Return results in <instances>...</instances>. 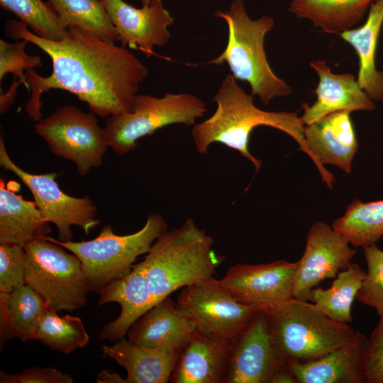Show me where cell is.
<instances>
[{"label": "cell", "instance_id": "cell-7", "mask_svg": "<svg viewBox=\"0 0 383 383\" xmlns=\"http://www.w3.org/2000/svg\"><path fill=\"white\" fill-rule=\"evenodd\" d=\"M206 111L204 101L191 94H137L131 111L106 119V140L116 154L123 155L133 150L141 138L172 124L194 126Z\"/></svg>", "mask_w": 383, "mask_h": 383}, {"label": "cell", "instance_id": "cell-36", "mask_svg": "<svg viewBox=\"0 0 383 383\" xmlns=\"http://www.w3.org/2000/svg\"><path fill=\"white\" fill-rule=\"evenodd\" d=\"M1 383H72L69 374L51 367H30L16 374L0 372Z\"/></svg>", "mask_w": 383, "mask_h": 383}, {"label": "cell", "instance_id": "cell-29", "mask_svg": "<svg viewBox=\"0 0 383 383\" xmlns=\"http://www.w3.org/2000/svg\"><path fill=\"white\" fill-rule=\"evenodd\" d=\"M48 2L67 28H78L105 41L119 40L101 0H48Z\"/></svg>", "mask_w": 383, "mask_h": 383}, {"label": "cell", "instance_id": "cell-8", "mask_svg": "<svg viewBox=\"0 0 383 383\" xmlns=\"http://www.w3.org/2000/svg\"><path fill=\"white\" fill-rule=\"evenodd\" d=\"M63 248L45 238L24 246L28 255L26 284L57 312L82 308L90 291L81 260Z\"/></svg>", "mask_w": 383, "mask_h": 383}, {"label": "cell", "instance_id": "cell-31", "mask_svg": "<svg viewBox=\"0 0 383 383\" xmlns=\"http://www.w3.org/2000/svg\"><path fill=\"white\" fill-rule=\"evenodd\" d=\"M0 5L15 16L36 35L59 41L68 33L49 2L41 0H0Z\"/></svg>", "mask_w": 383, "mask_h": 383}, {"label": "cell", "instance_id": "cell-1", "mask_svg": "<svg viewBox=\"0 0 383 383\" xmlns=\"http://www.w3.org/2000/svg\"><path fill=\"white\" fill-rule=\"evenodd\" d=\"M5 34L26 40L51 59L52 71L42 77L34 70L26 72L30 96L25 105L30 118L41 119V95L60 89L85 102L101 118L131 111L140 84L147 77V67L124 46L97 38L78 28H68L59 41L43 39L20 21L9 20Z\"/></svg>", "mask_w": 383, "mask_h": 383}, {"label": "cell", "instance_id": "cell-38", "mask_svg": "<svg viewBox=\"0 0 383 383\" xmlns=\"http://www.w3.org/2000/svg\"><path fill=\"white\" fill-rule=\"evenodd\" d=\"M270 383H297V381L287 363L273 374Z\"/></svg>", "mask_w": 383, "mask_h": 383}, {"label": "cell", "instance_id": "cell-17", "mask_svg": "<svg viewBox=\"0 0 383 383\" xmlns=\"http://www.w3.org/2000/svg\"><path fill=\"white\" fill-rule=\"evenodd\" d=\"M234 341L195 330L179 355L169 382L226 383Z\"/></svg>", "mask_w": 383, "mask_h": 383}, {"label": "cell", "instance_id": "cell-16", "mask_svg": "<svg viewBox=\"0 0 383 383\" xmlns=\"http://www.w3.org/2000/svg\"><path fill=\"white\" fill-rule=\"evenodd\" d=\"M119 35L122 46L139 49L148 57L155 55L153 47L163 46L171 34L167 28L174 23L161 0H152L138 9L123 0H101Z\"/></svg>", "mask_w": 383, "mask_h": 383}, {"label": "cell", "instance_id": "cell-10", "mask_svg": "<svg viewBox=\"0 0 383 383\" xmlns=\"http://www.w3.org/2000/svg\"><path fill=\"white\" fill-rule=\"evenodd\" d=\"M177 304L197 331L228 340H235L261 311L239 302L213 277L183 287Z\"/></svg>", "mask_w": 383, "mask_h": 383}, {"label": "cell", "instance_id": "cell-14", "mask_svg": "<svg viewBox=\"0 0 383 383\" xmlns=\"http://www.w3.org/2000/svg\"><path fill=\"white\" fill-rule=\"evenodd\" d=\"M306 145L312 155L323 181L332 189L335 177L326 170L330 164L350 173L358 142L350 118V112L336 111L304 126Z\"/></svg>", "mask_w": 383, "mask_h": 383}, {"label": "cell", "instance_id": "cell-34", "mask_svg": "<svg viewBox=\"0 0 383 383\" xmlns=\"http://www.w3.org/2000/svg\"><path fill=\"white\" fill-rule=\"evenodd\" d=\"M28 255L23 246L0 243V293L26 284Z\"/></svg>", "mask_w": 383, "mask_h": 383}, {"label": "cell", "instance_id": "cell-4", "mask_svg": "<svg viewBox=\"0 0 383 383\" xmlns=\"http://www.w3.org/2000/svg\"><path fill=\"white\" fill-rule=\"evenodd\" d=\"M215 16L226 21L228 42L224 50L208 63L222 65L226 62L231 74L247 82L251 94L257 96L263 104L276 97L287 96L292 87L271 69L264 48L266 34L274 26V19L263 15L252 20L248 15L243 0H233L228 11H218Z\"/></svg>", "mask_w": 383, "mask_h": 383}, {"label": "cell", "instance_id": "cell-24", "mask_svg": "<svg viewBox=\"0 0 383 383\" xmlns=\"http://www.w3.org/2000/svg\"><path fill=\"white\" fill-rule=\"evenodd\" d=\"M51 228L35 203L5 187L0 181V243L25 246L48 236Z\"/></svg>", "mask_w": 383, "mask_h": 383}, {"label": "cell", "instance_id": "cell-32", "mask_svg": "<svg viewBox=\"0 0 383 383\" xmlns=\"http://www.w3.org/2000/svg\"><path fill=\"white\" fill-rule=\"evenodd\" d=\"M367 271L356 296L360 303L383 316V251L375 244L363 247Z\"/></svg>", "mask_w": 383, "mask_h": 383}, {"label": "cell", "instance_id": "cell-22", "mask_svg": "<svg viewBox=\"0 0 383 383\" xmlns=\"http://www.w3.org/2000/svg\"><path fill=\"white\" fill-rule=\"evenodd\" d=\"M184 347H143L122 338L103 345L102 354L126 370L128 383H166Z\"/></svg>", "mask_w": 383, "mask_h": 383}, {"label": "cell", "instance_id": "cell-9", "mask_svg": "<svg viewBox=\"0 0 383 383\" xmlns=\"http://www.w3.org/2000/svg\"><path fill=\"white\" fill-rule=\"evenodd\" d=\"M34 128L50 150L72 162L81 176L102 164L109 145L94 113L65 105L37 121Z\"/></svg>", "mask_w": 383, "mask_h": 383}, {"label": "cell", "instance_id": "cell-6", "mask_svg": "<svg viewBox=\"0 0 383 383\" xmlns=\"http://www.w3.org/2000/svg\"><path fill=\"white\" fill-rule=\"evenodd\" d=\"M167 231V224L162 216L151 213L140 230L128 235L115 234L112 226L108 224L97 237L90 240L60 241L48 236L43 238L79 258L89 290L96 293L112 281L129 273L137 257L147 254L154 242Z\"/></svg>", "mask_w": 383, "mask_h": 383}, {"label": "cell", "instance_id": "cell-37", "mask_svg": "<svg viewBox=\"0 0 383 383\" xmlns=\"http://www.w3.org/2000/svg\"><path fill=\"white\" fill-rule=\"evenodd\" d=\"M18 81H13L6 92L1 91L0 95V113H4L13 104L16 97L17 89L21 85Z\"/></svg>", "mask_w": 383, "mask_h": 383}, {"label": "cell", "instance_id": "cell-20", "mask_svg": "<svg viewBox=\"0 0 383 383\" xmlns=\"http://www.w3.org/2000/svg\"><path fill=\"white\" fill-rule=\"evenodd\" d=\"M367 338L357 331L348 343L317 360L287 365L297 383H367L365 350Z\"/></svg>", "mask_w": 383, "mask_h": 383}, {"label": "cell", "instance_id": "cell-21", "mask_svg": "<svg viewBox=\"0 0 383 383\" xmlns=\"http://www.w3.org/2000/svg\"><path fill=\"white\" fill-rule=\"evenodd\" d=\"M195 330L189 318L168 296L131 326L127 340L143 347H184Z\"/></svg>", "mask_w": 383, "mask_h": 383}, {"label": "cell", "instance_id": "cell-12", "mask_svg": "<svg viewBox=\"0 0 383 383\" xmlns=\"http://www.w3.org/2000/svg\"><path fill=\"white\" fill-rule=\"evenodd\" d=\"M297 266L298 261L286 260L237 264L221 280L239 302L267 311L294 298Z\"/></svg>", "mask_w": 383, "mask_h": 383}, {"label": "cell", "instance_id": "cell-27", "mask_svg": "<svg viewBox=\"0 0 383 383\" xmlns=\"http://www.w3.org/2000/svg\"><path fill=\"white\" fill-rule=\"evenodd\" d=\"M365 275L357 264L351 263L338 273L329 288H314L309 301L331 319L348 324L353 321L351 307Z\"/></svg>", "mask_w": 383, "mask_h": 383}, {"label": "cell", "instance_id": "cell-26", "mask_svg": "<svg viewBox=\"0 0 383 383\" xmlns=\"http://www.w3.org/2000/svg\"><path fill=\"white\" fill-rule=\"evenodd\" d=\"M374 0H292L288 10L323 32L340 35L364 18Z\"/></svg>", "mask_w": 383, "mask_h": 383}, {"label": "cell", "instance_id": "cell-33", "mask_svg": "<svg viewBox=\"0 0 383 383\" xmlns=\"http://www.w3.org/2000/svg\"><path fill=\"white\" fill-rule=\"evenodd\" d=\"M28 43L26 40H19L11 43L0 39V81L7 73H11L13 80L21 82L29 91L26 72L41 67L43 64L38 55H29L26 52Z\"/></svg>", "mask_w": 383, "mask_h": 383}, {"label": "cell", "instance_id": "cell-5", "mask_svg": "<svg viewBox=\"0 0 383 383\" xmlns=\"http://www.w3.org/2000/svg\"><path fill=\"white\" fill-rule=\"evenodd\" d=\"M266 312L272 345L287 363L322 357L350 342L357 332L348 323L331 319L309 301L292 298Z\"/></svg>", "mask_w": 383, "mask_h": 383}, {"label": "cell", "instance_id": "cell-28", "mask_svg": "<svg viewBox=\"0 0 383 383\" xmlns=\"http://www.w3.org/2000/svg\"><path fill=\"white\" fill-rule=\"evenodd\" d=\"M332 228L354 247L375 244L383 236V200L365 203L355 199Z\"/></svg>", "mask_w": 383, "mask_h": 383}, {"label": "cell", "instance_id": "cell-35", "mask_svg": "<svg viewBox=\"0 0 383 383\" xmlns=\"http://www.w3.org/2000/svg\"><path fill=\"white\" fill-rule=\"evenodd\" d=\"M364 365L367 383H383V316L367 338Z\"/></svg>", "mask_w": 383, "mask_h": 383}, {"label": "cell", "instance_id": "cell-19", "mask_svg": "<svg viewBox=\"0 0 383 383\" xmlns=\"http://www.w3.org/2000/svg\"><path fill=\"white\" fill-rule=\"evenodd\" d=\"M98 304L111 302L121 306V313L114 321L104 325L99 338L117 341L126 335L131 326L154 306L147 279L139 263L126 275L100 289Z\"/></svg>", "mask_w": 383, "mask_h": 383}, {"label": "cell", "instance_id": "cell-30", "mask_svg": "<svg viewBox=\"0 0 383 383\" xmlns=\"http://www.w3.org/2000/svg\"><path fill=\"white\" fill-rule=\"evenodd\" d=\"M35 340L52 350L68 354L85 348L89 337L79 317L60 316L57 311L48 309L38 323Z\"/></svg>", "mask_w": 383, "mask_h": 383}, {"label": "cell", "instance_id": "cell-2", "mask_svg": "<svg viewBox=\"0 0 383 383\" xmlns=\"http://www.w3.org/2000/svg\"><path fill=\"white\" fill-rule=\"evenodd\" d=\"M252 95L248 94L231 74L223 80L213 98L215 112L209 118L194 125L192 134L196 151L206 154L209 146L220 143L238 151L250 160L259 171L262 162L249 150L250 137L253 129L267 126L292 137L299 149L312 160L304 139V124L296 112L267 111L257 108Z\"/></svg>", "mask_w": 383, "mask_h": 383}, {"label": "cell", "instance_id": "cell-39", "mask_svg": "<svg viewBox=\"0 0 383 383\" xmlns=\"http://www.w3.org/2000/svg\"><path fill=\"white\" fill-rule=\"evenodd\" d=\"M96 380L98 383H128L119 374L106 369L98 374Z\"/></svg>", "mask_w": 383, "mask_h": 383}, {"label": "cell", "instance_id": "cell-3", "mask_svg": "<svg viewBox=\"0 0 383 383\" xmlns=\"http://www.w3.org/2000/svg\"><path fill=\"white\" fill-rule=\"evenodd\" d=\"M213 243L192 218L154 242L139 262L154 305L180 288L213 277L224 259L216 254Z\"/></svg>", "mask_w": 383, "mask_h": 383}, {"label": "cell", "instance_id": "cell-13", "mask_svg": "<svg viewBox=\"0 0 383 383\" xmlns=\"http://www.w3.org/2000/svg\"><path fill=\"white\" fill-rule=\"evenodd\" d=\"M349 244L325 222H315L308 232L304 254L298 261L293 297L309 301L311 291L321 282L335 278L346 269L356 254Z\"/></svg>", "mask_w": 383, "mask_h": 383}, {"label": "cell", "instance_id": "cell-15", "mask_svg": "<svg viewBox=\"0 0 383 383\" xmlns=\"http://www.w3.org/2000/svg\"><path fill=\"white\" fill-rule=\"evenodd\" d=\"M285 364L272 345L267 313L259 311L234 341L226 383H270Z\"/></svg>", "mask_w": 383, "mask_h": 383}, {"label": "cell", "instance_id": "cell-40", "mask_svg": "<svg viewBox=\"0 0 383 383\" xmlns=\"http://www.w3.org/2000/svg\"><path fill=\"white\" fill-rule=\"evenodd\" d=\"M152 0H142V3L145 4H148Z\"/></svg>", "mask_w": 383, "mask_h": 383}, {"label": "cell", "instance_id": "cell-25", "mask_svg": "<svg viewBox=\"0 0 383 383\" xmlns=\"http://www.w3.org/2000/svg\"><path fill=\"white\" fill-rule=\"evenodd\" d=\"M48 309L42 296L26 284L0 293L1 345L13 338L35 340L38 323Z\"/></svg>", "mask_w": 383, "mask_h": 383}, {"label": "cell", "instance_id": "cell-11", "mask_svg": "<svg viewBox=\"0 0 383 383\" xmlns=\"http://www.w3.org/2000/svg\"><path fill=\"white\" fill-rule=\"evenodd\" d=\"M0 165L15 174L28 188L44 218L56 226L59 240H72V226L89 234L100 223L92 201L89 197L65 194L56 182V173L31 174L16 165L6 152L3 134L0 138Z\"/></svg>", "mask_w": 383, "mask_h": 383}, {"label": "cell", "instance_id": "cell-23", "mask_svg": "<svg viewBox=\"0 0 383 383\" xmlns=\"http://www.w3.org/2000/svg\"><path fill=\"white\" fill-rule=\"evenodd\" d=\"M383 24V0H374L362 26L340 34L355 50L359 60L357 81L374 101L383 100V72L377 68L376 52Z\"/></svg>", "mask_w": 383, "mask_h": 383}, {"label": "cell", "instance_id": "cell-18", "mask_svg": "<svg viewBox=\"0 0 383 383\" xmlns=\"http://www.w3.org/2000/svg\"><path fill=\"white\" fill-rule=\"evenodd\" d=\"M318 76L315 93L316 99L309 105L304 103L301 118L309 125L325 116L336 111H372L375 103L360 87L355 75L350 73L335 74L323 60L310 62Z\"/></svg>", "mask_w": 383, "mask_h": 383}]
</instances>
